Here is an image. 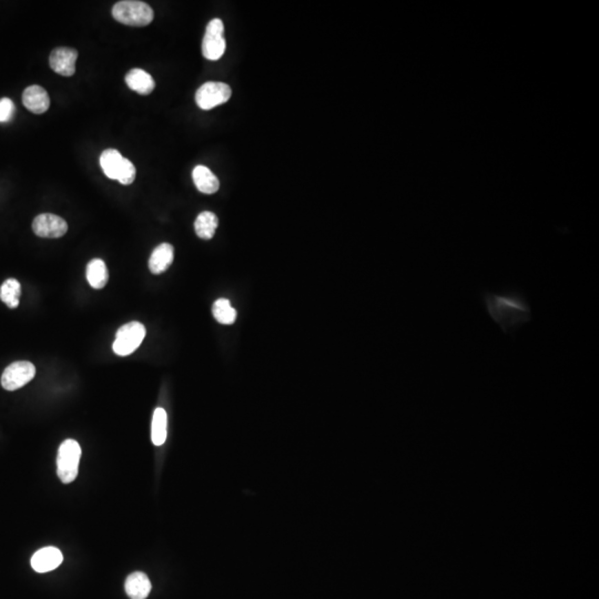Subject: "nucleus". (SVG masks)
Returning a JSON list of instances; mask_svg holds the SVG:
<instances>
[{"label":"nucleus","instance_id":"6","mask_svg":"<svg viewBox=\"0 0 599 599\" xmlns=\"http://www.w3.org/2000/svg\"><path fill=\"white\" fill-rule=\"evenodd\" d=\"M232 90L227 83H205L196 94V103L202 110H211L218 105H223L230 99Z\"/></svg>","mask_w":599,"mask_h":599},{"label":"nucleus","instance_id":"18","mask_svg":"<svg viewBox=\"0 0 599 599\" xmlns=\"http://www.w3.org/2000/svg\"><path fill=\"white\" fill-rule=\"evenodd\" d=\"M219 225V220L216 214L210 211H203L200 213L196 222H194V230L196 236L203 240H210L216 233V227Z\"/></svg>","mask_w":599,"mask_h":599},{"label":"nucleus","instance_id":"10","mask_svg":"<svg viewBox=\"0 0 599 599\" xmlns=\"http://www.w3.org/2000/svg\"><path fill=\"white\" fill-rule=\"evenodd\" d=\"M63 560V553L58 548L45 547L34 553L30 562L37 573H48L59 567Z\"/></svg>","mask_w":599,"mask_h":599},{"label":"nucleus","instance_id":"2","mask_svg":"<svg viewBox=\"0 0 599 599\" xmlns=\"http://www.w3.org/2000/svg\"><path fill=\"white\" fill-rule=\"evenodd\" d=\"M112 16L116 21L127 26L145 27L152 23L154 14L148 3L136 0H125L114 5Z\"/></svg>","mask_w":599,"mask_h":599},{"label":"nucleus","instance_id":"23","mask_svg":"<svg viewBox=\"0 0 599 599\" xmlns=\"http://www.w3.org/2000/svg\"><path fill=\"white\" fill-rule=\"evenodd\" d=\"M14 105L9 98L0 99V123H8L14 118Z\"/></svg>","mask_w":599,"mask_h":599},{"label":"nucleus","instance_id":"20","mask_svg":"<svg viewBox=\"0 0 599 599\" xmlns=\"http://www.w3.org/2000/svg\"><path fill=\"white\" fill-rule=\"evenodd\" d=\"M20 296L21 285L14 278H8L0 287V300L10 309H16L19 305Z\"/></svg>","mask_w":599,"mask_h":599},{"label":"nucleus","instance_id":"16","mask_svg":"<svg viewBox=\"0 0 599 599\" xmlns=\"http://www.w3.org/2000/svg\"><path fill=\"white\" fill-rule=\"evenodd\" d=\"M123 156L116 149H107L100 156V165L109 179L116 180L123 167Z\"/></svg>","mask_w":599,"mask_h":599},{"label":"nucleus","instance_id":"17","mask_svg":"<svg viewBox=\"0 0 599 599\" xmlns=\"http://www.w3.org/2000/svg\"><path fill=\"white\" fill-rule=\"evenodd\" d=\"M87 278L94 289L100 290L105 287V284L108 283L109 273L103 260L94 258L89 262L87 265Z\"/></svg>","mask_w":599,"mask_h":599},{"label":"nucleus","instance_id":"1","mask_svg":"<svg viewBox=\"0 0 599 599\" xmlns=\"http://www.w3.org/2000/svg\"><path fill=\"white\" fill-rule=\"evenodd\" d=\"M482 301L489 318L505 334L515 332L533 318L531 304L520 291H485Z\"/></svg>","mask_w":599,"mask_h":599},{"label":"nucleus","instance_id":"12","mask_svg":"<svg viewBox=\"0 0 599 599\" xmlns=\"http://www.w3.org/2000/svg\"><path fill=\"white\" fill-rule=\"evenodd\" d=\"M151 588L152 586L149 577L142 571H134L125 580V593L131 599L147 598L150 593Z\"/></svg>","mask_w":599,"mask_h":599},{"label":"nucleus","instance_id":"21","mask_svg":"<svg viewBox=\"0 0 599 599\" xmlns=\"http://www.w3.org/2000/svg\"><path fill=\"white\" fill-rule=\"evenodd\" d=\"M213 316L219 323L230 325L236 320V311L227 298H219L213 303Z\"/></svg>","mask_w":599,"mask_h":599},{"label":"nucleus","instance_id":"3","mask_svg":"<svg viewBox=\"0 0 599 599\" xmlns=\"http://www.w3.org/2000/svg\"><path fill=\"white\" fill-rule=\"evenodd\" d=\"M81 447L77 440H65L60 445L57 456V474L65 484L72 483L78 476Z\"/></svg>","mask_w":599,"mask_h":599},{"label":"nucleus","instance_id":"15","mask_svg":"<svg viewBox=\"0 0 599 599\" xmlns=\"http://www.w3.org/2000/svg\"><path fill=\"white\" fill-rule=\"evenodd\" d=\"M192 179L196 189L205 194H216L219 190L220 181L212 171L205 165H196L192 171Z\"/></svg>","mask_w":599,"mask_h":599},{"label":"nucleus","instance_id":"5","mask_svg":"<svg viewBox=\"0 0 599 599\" xmlns=\"http://www.w3.org/2000/svg\"><path fill=\"white\" fill-rule=\"evenodd\" d=\"M227 48L225 38V25L221 19H212L207 23L205 37L202 40V54L205 59L219 60Z\"/></svg>","mask_w":599,"mask_h":599},{"label":"nucleus","instance_id":"8","mask_svg":"<svg viewBox=\"0 0 599 599\" xmlns=\"http://www.w3.org/2000/svg\"><path fill=\"white\" fill-rule=\"evenodd\" d=\"M32 230L40 238H58L65 236L68 231L67 222L52 213H43L34 218Z\"/></svg>","mask_w":599,"mask_h":599},{"label":"nucleus","instance_id":"4","mask_svg":"<svg viewBox=\"0 0 599 599\" xmlns=\"http://www.w3.org/2000/svg\"><path fill=\"white\" fill-rule=\"evenodd\" d=\"M145 336V327L139 322L125 324L116 331L114 352L119 356L132 354L141 345Z\"/></svg>","mask_w":599,"mask_h":599},{"label":"nucleus","instance_id":"14","mask_svg":"<svg viewBox=\"0 0 599 599\" xmlns=\"http://www.w3.org/2000/svg\"><path fill=\"white\" fill-rule=\"evenodd\" d=\"M125 83L131 90L143 96L150 94L156 88V83L151 74L139 68L131 69L129 71L125 76Z\"/></svg>","mask_w":599,"mask_h":599},{"label":"nucleus","instance_id":"22","mask_svg":"<svg viewBox=\"0 0 599 599\" xmlns=\"http://www.w3.org/2000/svg\"><path fill=\"white\" fill-rule=\"evenodd\" d=\"M136 167L134 163L128 159H123V167L120 169L118 181L123 185H129L136 179Z\"/></svg>","mask_w":599,"mask_h":599},{"label":"nucleus","instance_id":"9","mask_svg":"<svg viewBox=\"0 0 599 599\" xmlns=\"http://www.w3.org/2000/svg\"><path fill=\"white\" fill-rule=\"evenodd\" d=\"M78 52L76 49L60 47L54 49L49 57V65L56 74L71 77L76 72Z\"/></svg>","mask_w":599,"mask_h":599},{"label":"nucleus","instance_id":"7","mask_svg":"<svg viewBox=\"0 0 599 599\" xmlns=\"http://www.w3.org/2000/svg\"><path fill=\"white\" fill-rule=\"evenodd\" d=\"M36 375V367L28 361L10 364L1 375V385L7 391H16L28 384Z\"/></svg>","mask_w":599,"mask_h":599},{"label":"nucleus","instance_id":"19","mask_svg":"<svg viewBox=\"0 0 599 599\" xmlns=\"http://www.w3.org/2000/svg\"><path fill=\"white\" fill-rule=\"evenodd\" d=\"M167 412L165 409H156L152 418V426H151V438L152 443L156 446H161L167 440Z\"/></svg>","mask_w":599,"mask_h":599},{"label":"nucleus","instance_id":"11","mask_svg":"<svg viewBox=\"0 0 599 599\" xmlns=\"http://www.w3.org/2000/svg\"><path fill=\"white\" fill-rule=\"evenodd\" d=\"M23 103L29 111L36 114H45L50 107V98L43 87L34 85L23 91Z\"/></svg>","mask_w":599,"mask_h":599},{"label":"nucleus","instance_id":"13","mask_svg":"<svg viewBox=\"0 0 599 599\" xmlns=\"http://www.w3.org/2000/svg\"><path fill=\"white\" fill-rule=\"evenodd\" d=\"M174 249L169 243H162L154 249L149 258V269L154 274H160L167 271L172 265Z\"/></svg>","mask_w":599,"mask_h":599}]
</instances>
